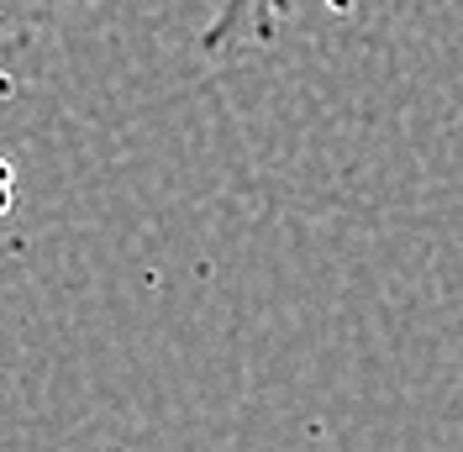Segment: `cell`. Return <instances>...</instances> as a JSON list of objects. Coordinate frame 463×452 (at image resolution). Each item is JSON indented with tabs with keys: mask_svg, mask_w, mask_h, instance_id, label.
Here are the masks:
<instances>
[{
	"mask_svg": "<svg viewBox=\"0 0 463 452\" xmlns=\"http://www.w3.org/2000/svg\"><path fill=\"white\" fill-rule=\"evenodd\" d=\"M289 5L295 0H216L211 22L201 32V53L211 58H242L269 48L289 22ZM326 11H353V0H326Z\"/></svg>",
	"mask_w": 463,
	"mask_h": 452,
	"instance_id": "cell-1",
	"label": "cell"
},
{
	"mask_svg": "<svg viewBox=\"0 0 463 452\" xmlns=\"http://www.w3.org/2000/svg\"><path fill=\"white\" fill-rule=\"evenodd\" d=\"M11 205H16V174L0 158V216H11Z\"/></svg>",
	"mask_w": 463,
	"mask_h": 452,
	"instance_id": "cell-3",
	"label": "cell"
},
{
	"mask_svg": "<svg viewBox=\"0 0 463 452\" xmlns=\"http://www.w3.org/2000/svg\"><path fill=\"white\" fill-rule=\"evenodd\" d=\"M85 0H0V37H27Z\"/></svg>",
	"mask_w": 463,
	"mask_h": 452,
	"instance_id": "cell-2",
	"label": "cell"
}]
</instances>
